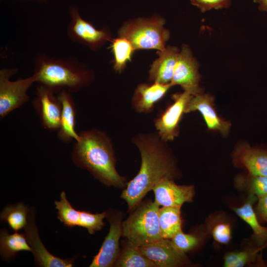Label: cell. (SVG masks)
<instances>
[{
	"instance_id": "cell-32",
	"label": "cell",
	"mask_w": 267,
	"mask_h": 267,
	"mask_svg": "<svg viewBox=\"0 0 267 267\" xmlns=\"http://www.w3.org/2000/svg\"><path fill=\"white\" fill-rule=\"evenodd\" d=\"M212 235L217 242L222 244L228 243L231 238L230 225L223 223L217 224L212 230Z\"/></svg>"
},
{
	"instance_id": "cell-17",
	"label": "cell",
	"mask_w": 267,
	"mask_h": 267,
	"mask_svg": "<svg viewBox=\"0 0 267 267\" xmlns=\"http://www.w3.org/2000/svg\"><path fill=\"white\" fill-rule=\"evenodd\" d=\"M172 86L171 83L167 84L153 83L152 84L138 85L132 100L133 108L140 113L150 112L155 104L165 96Z\"/></svg>"
},
{
	"instance_id": "cell-26",
	"label": "cell",
	"mask_w": 267,
	"mask_h": 267,
	"mask_svg": "<svg viewBox=\"0 0 267 267\" xmlns=\"http://www.w3.org/2000/svg\"><path fill=\"white\" fill-rule=\"evenodd\" d=\"M55 208L57 210V219L70 228L78 226L80 210L74 208L67 199L66 193L61 191L60 200L55 201Z\"/></svg>"
},
{
	"instance_id": "cell-23",
	"label": "cell",
	"mask_w": 267,
	"mask_h": 267,
	"mask_svg": "<svg viewBox=\"0 0 267 267\" xmlns=\"http://www.w3.org/2000/svg\"><path fill=\"white\" fill-rule=\"evenodd\" d=\"M30 210L22 202L8 205L1 211L0 219L7 222L13 231L17 232L27 225Z\"/></svg>"
},
{
	"instance_id": "cell-20",
	"label": "cell",
	"mask_w": 267,
	"mask_h": 267,
	"mask_svg": "<svg viewBox=\"0 0 267 267\" xmlns=\"http://www.w3.org/2000/svg\"><path fill=\"white\" fill-rule=\"evenodd\" d=\"M21 251H32L25 234L17 232L9 234L5 229H1L0 233V253L5 261L14 258Z\"/></svg>"
},
{
	"instance_id": "cell-36",
	"label": "cell",
	"mask_w": 267,
	"mask_h": 267,
	"mask_svg": "<svg viewBox=\"0 0 267 267\" xmlns=\"http://www.w3.org/2000/svg\"><path fill=\"white\" fill-rule=\"evenodd\" d=\"M267 241L266 242V243L265 244V245L263 247H267Z\"/></svg>"
},
{
	"instance_id": "cell-19",
	"label": "cell",
	"mask_w": 267,
	"mask_h": 267,
	"mask_svg": "<svg viewBox=\"0 0 267 267\" xmlns=\"http://www.w3.org/2000/svg\"><path fill=\"white\" fill-rule=\"evenodd\" d=\"M234 157L248 171L250 175L267 176V151L256 149L246 144L238 146Z\"/></svg>"
},
{
	"instance_id": "cell-25",
	"label": "cell",
	"mask_w": 267,
	"mask_h": 267,
	"mask_svg": "<svg viewBox=\"0 0 267 267\" xmlns=\"http://www.w3.org/2000/svg\"><path fill=\"white\" fill-rule=\"evenodd\" d=\"M111 48L114 55L113 68L121 73L127 63L131 60L135 50L131 43L126 38L120 37L111 40Z\"/></svg>"
},
{
	"instance_id": "cell-34",
	"label": "cell",
	"mask_w": 267,
	"mask_h": 267,
	"mask_svg": "<svg viewBox=\"0 0 267 267\" xmlns=\"http://www.w3.org/2000/svg\"><path fill=\"white\" fill-rule=\"evenodd\" d=\"M259 9L262 11L267 12V0H262L259 3Z\"/></svg>"
},
{
	"instance_id": "cell-31",
	"label": "cell",
	"mask_w": 267,
	"mask_h": 267,
	"mask_svg": "<svg viewBox=\"0 0 267 267\" xmlns=\"http://www.w3.org/2000/svg\"><path fill=\"white\" fill-rule=\"evenodd\" d=\"M192 4L197 7L202 12L213 9L227 8L231 3V0H190Z\"/></svg>"
},
{
	"instance_id": "cell-8",
	"label": "cell",
	"mask_w": 267,
	"mask_h": 267,
	"mask_svg": "<svg viewBox=\"0 0 267 267\" xmlns=\"http://www.w3.org/2000/svg\"><path fill=\"white\" fill-rule=\"evenodd\" d=\"M70 21L67 28L69 38L73 42L88 46L90 49L96 50L107 42L112 40L108 29H96L90 23L83 19L78 9L70 8Z\"/></svg>"
},
{
	"instance_id": "cell-28",
	"label": "cell",
	"mask_w": 267,
	"mask_h": 267,
	"mask_svg": "<svg viewBox=\"0 0 267 267\" xmlns=\"http://www.w3.org/2000/svg\"><path fill=\"white\" fill-rule=\"evenodd\" d=\"M171 240L175 247L183 254L195 248L199 242V239L194 234L185 233L182 230Z\"/></svg>"
},
{
	"instance_id": "cell-37",
	"label": "cell",
	"mask_w": 267,
	"mask_h": 267,
	"mask_svg": "<svg viewBox=\"0 0 267 267\" xmlns=\"http://www.w3.org/2000/svg\"><path fill=\"white\" fill-rule=\"evenodd\" d=\"M38 0L39 1H45V0Z\"/></svg>"
},
{
	"instance_id": "cell-6",
	"label": "cell",
	"mask_w": 267,
	"mask_h": 267,
	"mask_svg": "<svg viewBox=\"0 0 267 267\" xmlns=\"http://www.w3.org/2000/svg\"><path fill=\"white\" fill-rule=\"evenodd\" d=\"M18 71V68H2L0 70V117L6 116L12 111L28 102L30 96L27 91L37 81L36 74L26 78L11 81L10 78Z\"/></svg>"
},
{
	"instance_id": "cell-1",
	"label": "cell",
	"mask_w": 267,
	"mask_h": 267,
	"mask_svg": "<svg viewBox=\"0 0 267 267\" xmlns=\"http://www.w3.org/2000/svg\"><path fill=\"white\" fill-rule=\"evenodd\" d=\"M132 142L138 148L141 165L137 175L127 182L121 198L133 210L155 186L165 179L174 180L178 175L176 162L158 133L137 134Z\"/></svg>"
},
{
	"instance_id": "cell-9",
	"label": "cell",
	"mask_w": 267,
	"mask_h": 267,
	"mask_svg": "<svg viewBox=\"0 0 267 267\" xmlns=\"http://www.w3.org/2000/svg\"><path fill=\"white\" fill-rule=\"evenodd\" d=\"M193 95L185 90L174 94L172 96L173 103L155 120L154 126L165 141H173L178 136L179 122Z\"/></svg>"
},
{
	"instance_id": "cell-18",
	"label": "cell",
	"mask_w": 267,
	"mask_h": 267,
	"mask_svg": "<svg viewBox=\"0 0 267 267\" xmlns=\"http://www.w3.org/2000/svg\"><path fill=\"white\" fill-rule=\"evenodd\" d=\"M158 57L149 71V79L153 83L167 84L171 82L179 53L174 46H168L158 51Z\"/></svg>"
},
{
	"instance_id": "cell-15",
	"label": "cell",
	"mask_w": 267,
	"mask_h": 267,
	"mask_svg": "<svg viewBox=\"0 0 267 267\" xmlns=\"http://www.w3.org/2000/svg\"><path fill=\"white\" fill-rule=\"evenodd\" d=\"M195 111L201 113L209 130L218 131L224 135L228 134L231 124L218 116L211 95L201 92L193 95L188 103L185 113Z\"/></svg>"
},
{
	"instance_id": "cell-27",
	"label": "cell",
	"mask_w": 267,
	"mask_h": 267,
	"mask_svg": "<svg viewBox=\"0 0 267 267\" xmlns=\"http://www.w3.org/2000/svg\"><path fill=\"white\" fill-rule=\"evenodd\" d=\"M107 212L92 214L89 211L80 210L78 226L86 228L89 234L100 230L105 225L103 219L107 217Z\"/></svg>"
},
{
	"instance_id": "cell-10",
	"label": "cell",
	"mask_w": 267,
	"mask_h": 267,
	"mask_svg": "<svg viewBox=\"0 0 267 267\" xmlns=\"http://www.w3.org/2000/svg\"><path fill=\"white\" fill-rule=\"evenodd\" d=\"M32 105L42 126L49 131L57 132L62 113V104L57 94L47 87L38 85Z\"/></svg>"
},
{
	"instance_id": "cell-14",
	"label": "cell",
	"mask_w": 267,
	"mask_h": 267,
	"mask_svg": "<svg viewBox=\"0 0 267 267\" xmlns=\"http://www.w3.org/2000/svg\"><path fill=\"white\" fill-rule=\"evenodd\" d=\"M152 190L154 201L163 207H181L185 202H192L195 194L193 185L177 184L173 179H165L158 183Z\"/></svg>"
},
{
	"instance_id": "cell-3",
	"label": "cell",
	"mask_w": 267,
	"mask_h": 267,
	"mask_svg": "<svg viewBox=\"0 0 267 267\" xmlns=\"http://www.w3.org/2000/svg\"><path fill=\"white\" fill-rule=\"evenodd\" d=\"M34 65L36 83L56 94L63 90L78 92L89 86L94 79L92 70L76 57L57 58L38 52L34 57Z\"/></svg>"
},
{
	"instance_id": "cell-13",
	"label": "cell",
	"mask_w": 267,
	"mask_h": 267,
	"mask_svg": "<svg viewBox=\"0 0 267 267\" xmlns=\"http://www.w3.org/2000/svg\"><path fill=\"white\" fill-rule=\"evenodd\" d=\"M35 210L32 207L29 212L25 235L35 258V261L43 267H71L73 260L62 259L52 255L44 247L38 234L35 221Z\"/></svg>"
},
{
	"instance_id": "cell-22",
	"label": "cell",
	"mask_w": 267,
	"mask_h": 267,
	"mask_svg": "<svg viewBox=\"0 0 267 267\" xmlns=\"http://www.w3.org/2000/svg\"><path fill=\"white\" fill-rule=\"evenodd\" d=\"M180 207H163L159 211V222L162 238L172 239L182 230Z\"/></svg>"
},
{
	"instance_id": "cell-5",
	"label": "cell",
	"mask_w": 267,
	"mask_h": 267,
	"mask_svg": "<svg viewBox=\"0 0 267 267\" xmlns=\"http://www.w3.org/2000/svg\"><path fill=\"white\" fill-rule=\"evenodd\" d=\"M164 24V19L158 16L138 18L123 25L118 31V35L128 39L135 50L162 51L170 37L169 31Z\"/></svg>"
},
{
	"instance_id": "cell-29",
	"label": "cell",
	"mask_w": 267,
	"mask_h": 267,
	"mask_svg": "<svg viewBox=\"0 0 267 267\" xmlns=\"http://www.w3.org/2000/svg\"><path fill=\"white\" fill-rule=\"evenodd\" d=\"M253 253L249 251L228 253L224 257L225 267H242L247 264L252 257Z\"/></svg>"
},
{
	"instance_id": "cell-35",
	"label": "cell",
	"mask_w": 267,
	"mask_h": 267,
	"mask_svg": "<svg viewBox=\"0 0 267 267\" xmlns=\"http://www.w3.org/2000/svg\"><path fill=\"white\" fill-rule=\"evenodd\" d=\"M254 2L258 3L259 4L262 1V0H253Z\"/></svg>"
},
{
	"instance_id": "cell-21",
	"label": "cell",
	"mask_w": 267,
	"mask_h": 267,
	"mask_svg": "<svg viewBox=\"0 0 267 267\" xmlns=\"http://www.w3.org/2000/svg\"><path fill=\"white\" fill-rule=\"evenodd\" d=\"M122 245L119 256L114 267H156L142 254L139 246L126 239L123 241Z\"/></svg>"
},
{
	"instance_id": "cell-7",
	"label": "cell",
	"mask_w": 267,
	"mask_h": 267,
	"mask_svg": "<svg viewBox=\"0 0 267 267\" xmlns=\"http://www.w3.org/2000/svg\"><path fill=\"white\" fill-rule=\"evenodd\" d=\"M106 212V218L110 224L109 231L98 253L93 257L90 267H114L120 253L119 239L122 236L123 214L115 209H109Z\"/></svg>"
},
{
	"instance_id": "cell-33",
	"label": "cell",
	"mask_w": 267,
	"mask_h": 267,
	"mask_svg": "<svg viewBox=\"0 0 267 267\" xmlns=\"http://www.w3.org/2000/svg\"><path fill=\"white\" fill-rule=\"evenodd\" d=\"M257 210L259 216L267 222V194L259 198Z\"/></svg>"
},
{
	"instance_id": "cell-4",
	"label": "cell",
	"mask_w": 267,
	"mask_h": 267,
	"mask_svg": "<svg viewBox=\"0 0 267 267\" xmlns=\"http://www.w3.org/2000/svg\"><path fill=\"white\" fill-rule=\"evenodd\" d=\"M160 206L147 199L141 202L122 223V236L140 247L162 238L159 222Z\"/></svg>"
},
{
	"instance_id": "cell-16",
	"label": "cell",
	"mask_w": 267,
	"mask_h": 267,
	"mask_svg": "<svg viewBox=\"0 0 267 267\" xmlns=\"http://www.w3.org/2000/svg\"><path fill=\"white\" fill-rule=\"evenodd\" d=\"M72 93L63 90L57 94L62 104L60 126L57 137L64 143H69L79 139V134L75 130L77 109Z\"/></svg>"
},
{
	"instance_id": "cell-2",
	"label": "cell",
	"mask_w": 267,
	"mask_h": 267,
	"mask_svg": "<svg viewBox=\"0 0 267 267\" xmlns=\"http://www.w3.org/2000/svg\"><path fill=\"white\" fill-rule=\"evenodd\" d=\"M73 146L71 157L78 167L87 170L107 186L125 187L126 178L115 168L116 158L113 144L103 132L95 129L84 130Z\"/></svg>"
},
{
	"instance_id": "cell-12",
	"label": "cell",
	"mask_w": 267,
	"mask_h": 267,
	"mask_svg": "<svg viewBox=\"0 0 267 267\" xmlns=\"http://www.w3.org/2000/svg\"><path fill=\"white\" fill-rule=\"evenodd\" d=\"M142 254L156 267H178L188 263L185 254L180 253L170 239L161 238L139 247Z\"/></svg>"
},
{
	"instance_id": "cell-11",
	"label": "cell",
	"mask_w": 267,
	"mask_h": 267,
	"mask_svg": "<svg viewBox=\"0 0 267 267\" xmlns=\"http://www.w3.org/2000/svg\"><path fill=\"white\" fill-rule=\"evenodd\" d=\"M199 81L198 62L193 57L189 47L183 45L179 51L171 83L173 86L179 85L183 90L194 95L201 92Z\"/></svg>"
},
{
	"instance_id": "cell-30",
	"label": "cell",
	"mask_w": 267,
	"mask_h": 267,
	"mask_svg": "<svg viewBox=\"0 0 267 267\" xmlns=\"http://www.w3.org/2000/svg\"><path fill=\"white\" fill-rule=\"evenodd\" d=\"M249 188L251 194L258 198L267 194V176L250 175Z\"/></svg>"
},
{
	"instance_id": "cell-24",
	"label": "cell",
	"mask_w": 267,
	"mask_h": 267,
	"mask_svg": "<svg viewBox=\"0 0 267 267\" xmlns=\"http://www.w3.org/2000/svg\"><path fill=\"white\" fill-rule=\"evenodd\" d=\"M253 202L254 198L252 196L241 207L234 208L233 211L251 226L258 243L262 245L267 241V227H263L259 223L252 207Z\"/></svg>"
}]
</instances>
